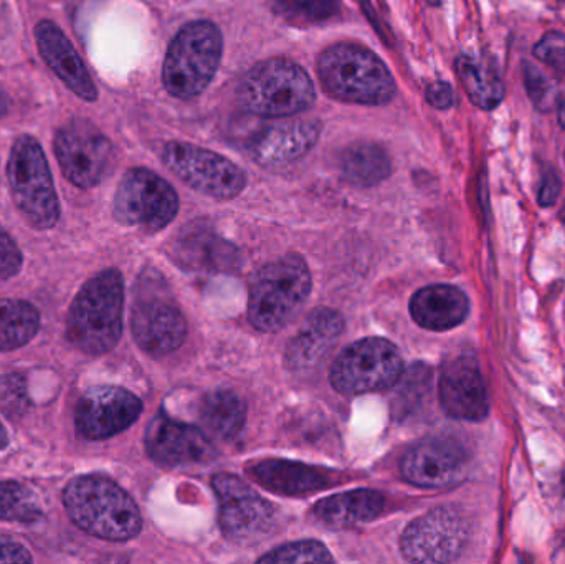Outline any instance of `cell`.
<instances>
[{
    "label": "cell",
    "instance_id": "cell-15",
    "mask_svg": "<svg viewBox=\"0 0 565 564\" xmlns=\"http://www.w3.org/2000/svg\"><path fill=\"white\" fill-rule=\"evenodd\" d=\"M146 450L162 467H191L211 462L215 457L209 437L198 427L159 413L146 430Z\"/></svg>",
    "mask_w": 565,
    "mask_h": 564
},
{
    "label": "cell",
    "instance_id": "cell-22",
    "mask_svg": "<svg viewBox=\"0 0 565 564\" xmlns=\"http://www.w3.org/2000/svg\"><path fill=\"white\" fill-rule=\"evenodd\" d=\"M411 313L425 330L447 331L467 320L470 300L454 285H430L412 297Z\"/></svg>",
    "mask_w": 565,
    "mask_h": 564
},
{
    "label": "cell",
    "instance_id": "cell-16",
    "mask_svg": "<svg viewBox=\"0 0 565 564\" xmlns=\"http://www.w3.org/2000/svg\"><path fill=\"white\" fill-rule=\"evenodd\" d=\"M131 330L138 347L151 357L172 353L188 337V323L178 305L159 295L136 298Z\"/></svg>",
    "mask_w": 565,
    "mask_h": 564
},
{
    "label": "cell",
    "instance_id": "cell-2",
    "mask_svg": "<svg viewBox=\"0 0 565 564\" xmlns=\"http://www.w3.org/2000/svg\"><path fill=\"white\" fill-rule=\"evenodd\" d=\"M125 281L115 268L99 272L76 295L68 320L66 340L92 357L109 353L122 333Z\"/></svg>",
    "mask_w": 565,
    "mask_h": 564
},
{
    "label": "cell",
    "instance_id": "cell-27",
    "mask_svg": "<svg viewBox=\"0 0 565 564\" xmlns=\"http://www.w3.org/2000/svg\"><path fill=\"white\" fill-rule=\"evenodd\" d=\"M232 248L212 232H185L184 237L175 245V262L195 270H222L231 267Z\"/></svg>",
    "mask_w": 565,
    "mask_h": 564
},
{
    "label": "cell",
    "instance_id": "cell-30",
    "mask_svg": "<svg viewBox=\"0 0 565 564\" xmlns=\"http://www.w3.org/2000/svg\"><path fill=\"white\" fill-rule=\"evenodd\" d=\"M271 10L291 25L328 22L339 12L338 0H271Z\"/></svg>",
    "mask_w": 565,
    "mask_h": 564
},
{
    "label": "cell",
    "instance_id": "cell-40",
    "mask_svg": "<svg viewBox=\"0 0 565 564\" xmlns=\"http://www.w3.org/2000/svg\"><path fill=\"white\" fill-rule=\"evenodd\" d=\"M557 123H559L561 128L565 131V96L559 106H557Z\"/></svg>",
    "mask_w": 565,
    "mask_h": 564
},
{
    "label": "cell",
    "instance_id": "cell-3",
    "mask_svg": "<svg viewBox=\"0 0 565 564\" xmlns=\"http://www.w3.org/2000/svg\"><path fill=\"white\" fill-rule=\"evenodd\" d=\"M318 75L332 98L355 105H385L395 82L375 53L358 43H334L318 58Z\"/></svg>",
    "mask_w": 565,
    "mask_h": 564
},
{
    "label": "cell",
    "instance_id": "cell-21",
    "mask_svg": "<svg viewBox=\"0 0 565 564\" xmlns=\"http://www.w3.org/2000/svg\"><path fill=\"white\" fill-rule=\"evenodd\" d=\"M35 36L36 46L50 70L79 98L95 102L98 92L92 75L65 33L55 23L43 20L36 25Z\"/></svg>",
    "mask_w": 565,
    "mask_h": 564
},
{
    "label": "cell",
    "instance_id": "cell-42",
    "mask_svg": "<svg viewBox=\"0 0 565 564\" xmlns=\"http://www.w3.org/2000/svg\"><path fill=\"white\" fill-rule=\"evenodd\" d=\"M7 108H9V102H7L6 96L0 93V116L6 115Z\"/></svg>",
    "mask_w": 565,
    "mask_h": 564
},
{
    "label": "cell",
    "instance_id": "cell-10",
    "mask_svg": "<svg viewBox=\"0 0 565 564\" xmlns=\"http://www.w3.org/2000/svg\"><path fill=\"white\" fill-rule=\"evenodd\" d=\"M218 500V522L225 539L237 545H255L274 532L275 507L262 499L244 480L221 473L212 480Z\"/></svg>",
    "mask_w": 565,
    "mask_h": 564
},
{
    "label": "cell",
    "instance_id": "cell-24",
    "mask_svg": "<svg viewBox=\"0 0 565 564\" xmlns=\"http://www.w3.org/2000/svg\"><path fill=\"white\" fill-rule=\"evenodd\" d=\"M252 476L278 496L302 497L328 487V477L321 470L288 460H265L255 467Z\"/></svg>",
    "mask_w": 565,
    "mask_h": 564
},
{
    "label": "cell",
    "instance_id": "cell-8",
    "mask_svg": "<svg viewBox=\"0 0 565 564\" xmlns=\"http://www.w3.org/2000/svg\"><path fill=\"white\" fill-rule=\"evenodd\" d=\"M404 373L401 351L382 338H365L345 348L329 371V381L344 396L379 393L398 383Z\"/></svg>",
    "mask_w": 565,
    "mask_h": 564
},
{
    "label": "cell",
    "instance_id": "cell-35",
    "mask_svg": "<svg viewBox=\"0 0 565 564\" xmlns=\"http://www.w3.org/2000/svg\"><path fill=\"white\" fill-rule=\"evenodd\" d=\"M26 406H29V396H26L23 377H0V409L9 416H20Z\"/></svg>",
    "mask_w": 565,
    "mask_h": 564
},
{
    "label": "cell",
    "instance_id": "cell-28",
    "mask_svg": "<svg viewBox=\"0 0 565 564\" xmlns=\"http://www.w3.org/2000/svg\"><path fill=\"white\" fill-rule=\"evenodd\" d=\"M247 407L234 391H214L202 401L201 421L218 439H234L245 426Z\"/></svg>",
    "mask_w": 565,
    "mask_h": 564
},
{
    "label": "cell",
    "instance_id": "cell-4",
    "mask_svg": "<svg viewBox=\"0 0 565 564\" xmlns=\"http://www.w3.org/2000/svg\"><path fill=\"white\" fill-rule=\"evenodd\" d=\"M311 294V274L299 255L289 254L265 265L250 287L248 320L262 333L285 328Z\"/></svg>",
    "mask_w": 565,
    "mask_h": 564
},
{
    "label": "cell",
    "instance_id": "cell-36",
    "mask_svg": "<svg viewBox=\"0 0 565 564\" xmlns=\"http://www.w3.org/2000/svg\"><path fill=\"white\" fill-rule=\"evenodd\" d=\"M22 268V252L0 225V280L15 277Z\"/></svg>",
    "mask_w": 565,
    "mask_h": 564
},
{
    "label": "cell",
    "instance_id": "cell-26",
    "mask_svg": "<svg viewBox=\"0 0 565 564\" xmlns=\"http://www.w3.org/2000/svg\"><path fill=\"white\" fill-rule=\"evenodd\" d=\"M388 152L375 142H355L341 156L342 178L355 188H372L391 175Z\"/></svg>",
    "mask_w": 565,
    "mask_h": 564
},
{
    "label": "cell",
    "instance_id": "cell-20",
    "mask_svg": "<svg viewBox=\"0 0 565 564\" xmlns=\"http://www.w3.org/2000/svg\"><path fill=\"white\" fill-rule=\"evenodd\" d=\"M344 331V318L331 308H316L302 321L286 348V366L291 373L308 376L321 366Z\"/></svg>",
    "mask_w": 565,
    "mask_h": 564
},
{
    "label": "cell",
    "instance_id": "cell-37",
    "mask_svg": "<svg viewBox=\"0 0 565 564\" xmlns=\"http://www.w3.org/2000/svg\"><path fill=\"white\" fill-rule=\"evenodd\" d=\"M561 192H563V181H561L556 169H546L541 178L540 192H537V202L541 207H551L556 204Z\"/></svg>",
    "mask_w": 565,
    "mask_h": 564
},
{
    "label": "cell",
    "instance_id": "cell-39",
    "mask_svg": "<svg viewBox=\"0 0 565 564\" xmlns=\"http://www.w3.org/2000/svg\"><path fill=\"white\" fill-rule=\"evenodd\" d=\"M427 102L435 109H450L455 105V93L450 83H430L427 86Z\"/></svg>",
    "mask_w": 565,
    "mask_h": 564
},
{
    "label": "cell",
    "instance_id": "cell-6",
    "mask_svg": "<svg viewBox=\"0 0 565 564\" xmlns=\"http://www.w3.org/2000/svg\"><path fill=\"white\" fill-rule=\"evenodd\" d=\"M222 33L207 20L188 23L169 45L162 82L169 95L192 99L201 95L221 65Z\"/></svg>",
    "mask_w": 565,
    "mask_h": 564
},
{
    "label": "cell",
    "instance_id": "cell-41",
    "mask_svg": "<svg viewBox=\"0 0 565 564\" xmlns=\"http://www.w3.org/2000/svg\"><path fill=\"white\" fill-rule=\"evenodd\" d=\"M7 444H9V436H7L6 429L0 424V449H6Z\"/></svg>",
    "mask_w": 565,
    "mask_h": 564
},
{
    "label": "cell",
    "instance_id": "cell-14",
    "mask_svg": "<svg viewBox=\"0 0 565 564\" xmlns=\"http://www.w3.org/2000/svg\"><path fill=\"white\" fill-rule=\"evenodd\" d=\"M142 413V403L125 387L96 386L76 404L75 427L86 440H105L132 426Z\"/></svg>",
    "mask_w": 565,
    "mask_h": 564
},
{
    "label": "cell",
    "instance_id": "cell-5",
    "mask_svg": "<svg viewBox=\"0 0 565 564\" xmlns=\"http://www.w3.org/2000/svg\"><path fill=\"white\" fill-rule=\"evenodd\" d=\"M238 103L245 111L264 118H286L306 111L316 89L308 73L286 58L255 65L238 86Z\"/></svg>",
    "mask_w": 565,
    "mask_h": 564
},
{
    "label": "cell",
    "instance_id": "cell-33",
    "mask_svg": "<svg viewBox=\"0 0 565 564\" xmlns=\"http://www.w3.org/2000/svg\"><path fill=\"white\" fill-rule=\"evenodd\" d=\"M331 553L322 543L305 540V542L289 543L280 546L268 555L262 556L258 563L270 564H299V563H332Z\"/></svg>",
    "mask_w": 565,
    "mask_h": 564
},
{
    "label": "cell",
    "instance_id": "cell-1",
    "mask_svg": "<svg viewBox=\"0 0 565 564\" xmlns=\"http://www.w3.org/2000/svg\"><path fill=\"white\" fill-rule=\"evenodd\" d=\"M63 506L72 522L95 539L128 542L141 533L138 506L108 477H76L63 492Z\"/></svg>",
    "mask_w": 565,
    "mask_h": 564
},
{
    "label": "cell",
    "instance_id": "cell-34",
    "mask_svg": "<svg viewBox=\"0 0 565 564\" xmlns=\"http://www.w3.org/2000/svg\"><path fill=\"white\" fill-rule=\"evenodd\" d=\"M533 55L543 65L565 76V33L550 30L533 46Z\"/></svg>",
    "mask_w": 565,
    "mask_h": 564
},
{
    "label": "cell",
    "instance_id": "cell-7",
    "mask_svg": "<svg viewBox=\"0 0 565 564\" xmlns=\"http://www.w3.org/2000/svg\"><path fill=\"white\" fill-rule=\"evenodd\" d=\"M10 191L23 217L35 228H52L60 219V204L53 188L49 162L32 136H20L10 151Z\"/></svg>",
    "mask_w": 565,
    "mask_h": 564
},
{
    "label": "cell",
    "instance_id": "cell-11",
    "mask_svg": "<svg viewBox=\"0 0 565 564\" xmlns=\"http://www.w3.org/2000/svg\"><path fill=\"white\" fill-rule=\"evenodd\" d=\"M166 166L194 191L218 201L237 198L247 175L224 156L189 142H169L162 152Z\"/></svg>",
    "mask_w": 565,
    "mask_h": 564
},
{
    "label": "cell",
    "instance_id": "cell-19",
    "mask_svg": "<svg viewBox=\"0 0 565 564\" xmlns=\"http://www.w3.org/2000/svg\"><path fill=\"white\" fill-rule=\"evenodd\" d=\"M441 409L451 419L481 423L490 414L487 384L473 361L458 358L441 371L438 381Z\"/></svg>",
    "mask_w": 565,
    "mask_h": 564
},
{
    "label": "cell",
    "instance_id": "cell-25",
    "mask_svg": "<svg viewBox=\"0 0 565 564\" xmlns=\"http://www.w3.org/2000/svg\"><path fill=\"white\" fill-rule=\"evenodd\" d=\"M384 510V497L374 490H352L339 493L316 503L315 513L319 522L329 526H352L377 519Z\"/></svg>",
    "mask_w": 565,
    "mask_h": 564
},
{
    "label": "cell",
    "instance_id": "cell-13",
    "mask_svg": "<svg viewBox=\"0 0 565 564\" xmlns=\"http://www.w3.org/2000/svg\"><path fill=\"white\" fill-rule=\"evenodd\" d=\"M55 155L68 181L88 189L99 184L111 168L113 146L92 123L76 119L56 132Z\"/></svg>",
    "mask_w": 565,
    "mask_h": 564
},
{
    "label": "cell",
    "instance_id": "cell-38",
    "mask_svg": "<svg viewBox=\"0 0 565 564\" xmlns=\"http://www.w3.org/2000/svg\"><path fill=\"white\" fill-rule=\"evenodd\" d=\"M0 563H32V556L22 543L10 536L0 535Z\"/></svg>",
    "mask_w": 565,
    "mask_h": 564
},
{
    "label": "cell",
    "instance_id": "cell-12",
    "mask_svg": "<svg viewBox=\"0 0 565 564\" xmlns=\"http://www.w3.org/2000/svg\"><path fill=\"white\" fill-rule=\"evenodd\" d=\"M470 530L460 512L438 507L415 519L402 533L401 550L412 563H451L460 558Z\"/></svg>",
    "mask_w": 565,
    "mask_h": 564
},
{
    "label": "cell",
    "instance_id": "cell-23",
    "mask_svg": "<svg viewBox=\"0 0 565 564\" xmlns=\"http://www.w3.org/2000/svg\"><path fill=\"white\" fill-rule=\"evenodd\" d=\"M455 72L471 105L477 108L494 111L507 98V83L497 63L490 58L478 60L470 55H458L455 60Z\"/></svg>",
    "mask_w": 565,
    "mask_h": 564
},
{
    "label": "cell",
    "instance_id": "cell-31",
    "mask_svg": "<svg viewBox=\"0 0 565 564\" xmlns=\"http://www.w3.org/2000/svg\"><path fill=\"white\" fill-rule=\"evenodd\" d=\"M42 509L35 496L17 482H0V522L35 523Z\"/></svg>",
    "mask_w": 565,
    "mask_h": 564
},
{
    "label": "cell",
    "instance_id": "cell-32",
    "mask_svg": "<svg viewBox=\"0 0 565 564\" xmlns=\"http://www.w3.org/2000/svg\"><path fill=\"white\" fill-rule=\"evenodd\" d=\"M523 82L526 88L527 98L540 111H551L559 106L563 98H559V89L553 78L546 75L540 66L533 62L523 60Z\"/></svg>",
    "mask_w": 565,
    "mask_h": 564
},
{
    "label": "cell",
    "instance_id": "cell-29",
    "mask_svg": "<svg viewBox=\"0 0 565 564\" xmlns=\"http://www.w3.org/2000/svg\"><path fill=\"white\" fill-rule=\"evenodd\" d=\"M40 327L33 305L22 300H0V351L25 347Z\"/></svg>",
    "mask_w": 565,
    "mask_h": 564
},
{
    "label": "cell",
    "instance_id": "cell-17",
    "mask_svg": "<svg viewBox=\"0 0 565 564\" xmlns=\"http://www.w3.org/2000/svg\"><path fill=\"white\" fill-rule=\"evenodd\" d=\"M468 454L448 437H431L412 447L401 464L402 477L422 489H441L463 477Z\"/></svg>",
    "mask_w": 565,
    "mask_h": 564
},
{
    "label": "cell",
    "instance_id": "cell-9",
    "mask_svg": "<svg viewBox=\"0 0 565 564\" xmlns=\"http://www.w3.org/2000/svg\"><path fill=\"white\" fill-rule=\"evenodd\" d=\"M178 212V194L156 172L131 169L119 182L115 195V217L121 224L158 232L168 227Z\"/></svg>",
    "mask_w": 565,
    "mask_h": 564
},
{
    "label": "cell",
    "instance_id": "cell-18",
    "mask_svg": "<svg viewBox=\"0 0 565 564\" xmlns=\"http://www.w3.org/2000/svg\"><path fill=\"white\" fill-rule=\"evenodd\" d=\"M321 123L285 121L265 126L250 136L247 152L262 168L281 169L305 158L321 135Z\"/></svg>",
    "mask_w": 565,
    "mask_h": 564
}]
</instances>
